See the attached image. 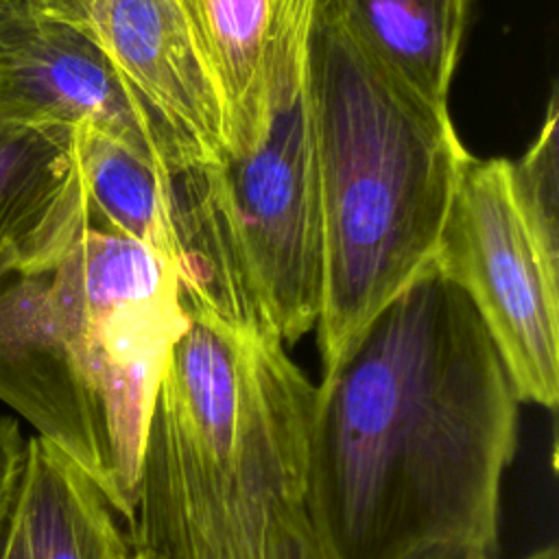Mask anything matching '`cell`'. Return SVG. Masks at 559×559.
Wrapping results in <instances>:
<instances>
[{
  "instance_id": "obj_1",
  "label": "cell",
  "mask_w": 559,
  "mask_h": 559,
  "mask_svg": "<svg viewBox=\"0 0 559 559\" xmlns=\"http://www.w3.org/2000/svg\"><path fill=\"white\" fill-rule=\"evenodd\" d=\"M518 408L480 314L432 258L314 386L304 509L328 557L496 552Z\"/></svg>"
},
{
  "instance_id": "obj_2",
  "label": "cell",
  "mask_w": 559,
  "mask_h": 559,
  "mask_svg": "<svg viewBox=\"0 0 559 559\" xmlns=\"http://www.w3.org/2000/svg\"><path fill=\"white\" fill-rule=\"evenodd\" d=\"M186 312L124 537L144 559H264L275 515L306 500L314 384L277 336Z\"/></svg>"
},
{
  "instance_id": "obj_3",
  "label": "cell",
  "mask_w": 559,
  "mask_h": 559,
  "mask_svg": "<svg viewBox=\"0 0 559 559\" xmlns=\"http://www.w3.org/2000/svg\"><path fill=\"white\" fill-rule=\"evenodd\" d=\"M188 323L175 269L87 227L50 266L0 282V400L131 520L168 354Z\"/></svg>"
},
{
  "instance_id": "obj_4",
  "label": "cell",
  "mask_w": 559,
  "mask_h": 559,
  "mask_svg": "<svg viewBox=\"0 0 559 559\" xmlns=\"http://www.w3.org/2000/svg\"><path fill=\"white\" fill-rule=\"evenodd\" d=\"M306 90L323 216V299L317 321L328 369L435 258L467 159L448 109L395 81L317 0Z\"/></svg>"
},
{
  "instance_id": "obj_5",
  "label": "cell",
  "mask_w": 559,
  "mask_h": 559,
  "mask_svg": "<svg viewBox=\"0 0 559 559\" xmlns=\"http://www.w3.org/2000/svg\"><path fill=\"white\" fill-rule=\"evenodd\" d=\"M306 41L286 57L258 144L223 162L229 218L255 297L282 343L308 334L323 299V216L306 90Z\"/></svg>"
},
{
  "instance_id": "obj_6",
  "label": "cell",
  "mask_w": 559,
  "mask_h": 559,
  "mask_svg": "<svg viewBox=\"0 0 559 559\" xmlns=\"http://www.w3.org/2000/svg\"><path fill=\"white\" fill-rule=\"evenodd\" d=\"M480 314L520 402L559 400V266L537 245L509 183V159L463 162L435 251Z\"/></svg>"
},
{
  "instance_id": "obj_7",
  "label": "cell",
  "mask_w": 559,
  "mask_h": 559,
  "mask_svg": "<svg viewBox=\"0 0 559 559\" xmlns=\"http://www.w3.org/2000/svg\"><path fill=\"white\" fill-rule=\"evenodd\" d=\"M0 118L66 129L92 124L166 173L205 164L94 41L26 0H0Z\"/></svg>"
},
{
  "instance_id": "obj_8",
  "label": "cell",
  "mask_w": 559,
  "mask_h": 559,
  "mask_svg": "<svg viewBox=\"0 0 559 559\" xmlns=\"http://www.w3.org/2000/svg\"><path fill=\"white\" fill-rule=\"evenodd\" d=\"M26 2L94 41L197 159H227L221 105L177 0Z\"/></svg>"
},
{
  "instance_id": "obj_9",
  "label": "cell",
  "mask_w": 559,
  "mask_h": 559,
  "mask_svg": "<svg viewBox=\"0 0 559 559\" xmlns=\"http://www.w3.org/2000/svg\"><path fill=\"white\" fill-rule=\"evenodd\" d=\"M223 114L227 157L262 138L277 74L308 37L317 0H177Z\"/></svg>"
},
{
  "instance_id": "obj_10",
  "label": "cell",
  "mask_w": 559,
  "mask_h": 559,
  "mask_svg": "<svg viewBox=\"0 0 559 559\" xmlns=\"http://www.w3.org/2000/svg\"><path fill=\"white\" fill-rule=\"evenodd\" d=\"M72 131L0 118V282L55 264L90 227Z\"/></svg>"
},
{
  "instance_id": "obj_11",
  "label": "cell",
  "mask_w": 559,
  "mask_h": 559,
  "mask_svg": "<svg viewBox=\"0 0 559 559\" xmlns=\"http://www.w3.org/2000/svg\"><path fill=\"white\" fill-rule=\"evenodd\" d=\"M354 41L395 81L448 109L469 0H328Z\"/></svg>"
},
{
  "instance_id": "obj_12",
  "label": "cell",
  "mask_w": 559,
  "mask_h": 559,
  "mask_svg": "<svg viewBox=\"0 0 559 559\" xmlns=\"http://www.w3.org/2000/svg\"><path fill=\"white\" fill-rule=\"evenodd\" d=\"M28 559H127L118 515L96 485L41 437L26 439L17 489Z\"/></svg>"
},
{
  "instance_id": "obj_13",
  "label": "cell",
  "mask_w": 559,
  "mask_h": 559,
  "mask_svg": "<svg viewBox=\"0 0 559 559\" xmlns=\"http://www.w3.org/2000/svg\"><path fill=\"white\" fill-rule=\"evenodd\" d=\"M72 142L90 227L135 240L175 269L177 245L170 223V173L92 124L76 127Z\"/></svg>"
},
{
  "instance_id": "obj_14",
  "label": "cell",
  "mask_w": 559,
  "mask_h": 559,
  "mask_svg": "<svg viewBox=\"0 0 559 559\" xmlns=\"http://www.w3.org/2000/svg\"><path fill=\"white\" fill-rule=\"evenodd\" d=\"M559 111L552 90L537 138L515 162L509 159V183L515 205L542 251L559 266Z\"/></svg>"
},
{
  "instance_id": "obj_15",
  "label": "cell",
  "mask_w": 559,
  "mask_h": 559,
  "mask_svg": "<svg viewBox=\"0 0 559 559\" xmlns=\"http://www.w3.org/2000/svg\"><path fill=\"white\" fill-rule=\"evenodd\" d=\"M264 559H330L321 546L304 504H295L275 515Z\"/></svg>"
},
{
  "instance_id": "obj_16",
  "label": "cell",
  "mask_w": 559,
  "mask_h": 559,
  "mask_svg": "<svg viewBox=\"0 0 559 559\" xmlns=\"http://www.w3.org/2000/svg\"><path fill=\"white\" fill-rule=\"evenodd\" d=\"M26 459V439L15 419L0 415V526L15 504Z\"/></svg>"
},
{
  "instance_id": "obj_17",
  "label": "cell",
  "mask_w": 559,
  "mask_h": 559,
  "mask_svg": "<svg viewBox=\"0 0 559 559\" xmlns=\"http://www.w3.org/2000/svg\"><path fill=\"white\" fill-rule=\"evenodd\" d=\"M0 559H28L22 518H20V509H17V498H15V504L11 507L9 518L0 526Z\"/></svg>"
},
{
  "instance_id": "obj_18",
  "label": "cell",
  "mask_w": 559,
  "mask_h": 559,
  "mask_svg": "<svg viewBox=\"0 0 559 559\" xmlns=\"http://www.w3.org/2000/svg\"><path fill=\"white\" fill-rule=\"evenodd\" d=\"M496 552L474 544H432L411 552L404 559H493Z\"/></svg>"
},
{
  "instance_id": "obj_19",
  "label": "cell",
  "mask_w": 559,
  "mask_h": 559,
  "mask_svg": "<svg viewBox=\"0 0 559 559\" xmlns=\"http://www.w3.org/2000/svg\"><path fill=\"white\" fill-rule=\"evenodd\" d=\"M127 559H144V557H140V555H135V552H131Z\"/></svg>"
}]
</instances>
